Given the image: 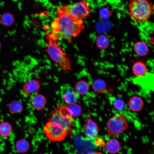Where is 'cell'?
Here are the masks:
<instances>
[{
	"mask_svg": "<svg viewBox=\"0 0 154 154\" xmlns=\"http://www.w3.org/2000/svg\"><path fill=\"white\" fill-rule=\"evenodd\" d=\"M57 17L51 25L52 32L58 38L72 42V38L77 37L85 28L82 19L73 18L59 7L56 10Z\"/></svg>",
	"mask_w": 154,
	"mask_h": 154,
	"instance_id": "6da1fadb",
	"label": "cell"
},
{
	"mask_svg": "<svg viewBox=\"0 0 154 154\" xmlns=\"http://www.w3.org/2000/svg\"><path fill=\"white\" fill-rule=\"evenodd\" d=\"M46 38L47 51L50 57L63 70H70L71 62L57 42L58 39L52 31L47 34Z\"/></svg>",
	"mask_w": 154,
	"mask_h": 154,
	"instance_id": "7a4b0ae2",
	"label": "cell"
},
{
	"mask_svg": "<svg viewBox=\"0 0 154 154\" xmlns=\"http://www.w3.org/2000/svg\"><path fill=\"white\" fill-rule=\"evenodd\" d=\"M128 6L129 16L135 21L145 22L153 13L152 4L148 0H131Z\"/></svg>",
	"mask_w": 154,
	"mask_h": 154,
	"instance_id": "3957f363",
	"label": "cell"
},
{
	"mask_svg": "<svg viewBox=\"0 0 154 154\" xmlns=\"http://www.w3.org/2000/svg\"><path fill=\"white\" fill-rule=\"evenodd\" d=\"M73 117L68 107L61 105L54 109L50 120L59 124L69 133L74 122Z\"/></svg>",
	"mask_w": 154,
	"mask_h": 154,
	"instance_id": "277c9868",
	"label": "cell"
},
{
	"mask_svg": "<svg viewBox=\"0 0 154 154\" xmlns=\"http://www.w3.org/2000/svg\"><path fill=\"white\" fill-rule=\"evenodd\" d=\"M59 7L66 14L76 19H86L90 13L88 3L84 0Z\"/></svg>",
	"mask_w": 154,
	"mask_h": 154,
	"instance_id": "5b68a950",
	"label": "cell"
},
{
	"mask_svg": "<svg viewBox=\"0 0 154 154\" xmlns=\"http://www.w3.org/2000/svg\"><path fill=\"white\" fill-rule=\"evenodd\" d=\"M44 131L46 137L52 141L63 140L67 135V131L60 125L49 120L46 124Z\"/></svg>",
	"mask_w": 154,
	"mask_h": 154,
	"instance_id": "8992f818",
	"label": "cell"
},
{
	"mask_svg": "<svg viewBox=\"0 0 154 154\" xmlns=\"http://www.w3.org/2000/svg\"><path fill=\"white\" fill-rule=\"evenodd\" d=\"M127 120L122 115L120 114L110 118L107 125V131L110 136L119 134L127 127Z\"/></svg>",
	"mask_w": 154,
	"mask_h": 154,
	"instance_id": "52a82bcc",
	"label": "cell"
},
{
	"mask_svg": "<svg viewBox=\"0 0 154 154\" xmlns=\"http://www.w3.org/2000/svg\"><path fill=\"white\" fill-rule=\"evenodd\" d=\"M61 94L64 101L69 104L76 103L78 99L79 94L71 86L67 84L61 86Z\"/></svg>",
	"mask_w": 154,
	"mask_h": 154,
	"instance_id": "ba28073f",
	"label": "cell"
},
{
	"mask_svg": "<svg viewBox=\"0 0 154 154\" xmlns=\"http://www.w3.org/2000/svg\"><path fill=\"white\" fill-rule=\"evenodd\" d=\"M98 131L97 125L92 120L90 116L84 126L86 135L89 139H94L96 137Z\"/></svg>",
	"mask_w": 154,
	"mask_h": 154,
	"instance_id": "9c48e42d",
	"label": "cell"
},
{
	"mask_svg": "<svg viewBox=\"0 0 154 154\" xmlns=\"http://www.w3.org/2000/svg\"><path fill=\"white\" fill-rule=\"evenodd\" d=\"M40 87V84L38 80H31L24 84L22 88V92L25 95H29L38 92Z\"/></svg>",
	"mask_w": 154,
	"mask_h": 154,
	"instance_id": "30bf717a",
	"label": "cell"
},
{
	"mask_svg": "<svg viewBox=\"0 0 154 154\" xmlns=\"http://www.w3.org/2000/svg\"><path fill=\"white\" fill-rule=\"evenodd\" d=\"M46 103L45 98L44 96L40 94L35 95L32 97L30 101L31 106L37 110L43 109Z\"/></svg>",
	"mask_w": 154,
	"mask_h": 154,
	"instance_id": "8fae6325",
	"label": "cell"
},
{
	"mask_svg": "<svg viewBox=\"0 0 154 154\" xmlns=\"http://www.w3.org/2000/svg\"><path fill=\"white\" fill-rule=\"evenodd\" d=\"M132 71L133 74L137 77L143 76L147 71V67L143 61L138 60L134 63L132 67Z\"/></svg>",
	"mask_w": 154,
	"mask_h": 154,
	"instance_id": "7c38bea8",
	"label": "cell"
},
{
	"mask_svg": "<svg viewBox=\"0 0 154 154\" xmlns=\"http://www.w3.org/2000/svg\"><path fill=\"white\" fill-rule=\"evenodd\" d=\"M143 104V102L141 98L137 96L131 97L128 103L129 108L134 112L140 111L142 109Z\"/></svg>",
	"mask_w": 154,
	"mask_h": 154,
	"instance_id": "4fadbf2b",
	"label": "cell"
},
{
	"mask_svg": "<svg viewBox=\"0 0 154 154\" xmlns=\"http://www.w3.org/2000/svg\"><path fill=\"white\" fill-rule=\"evenodd\" d=\"M105 149L109 153H118L120 149L119 142L115 138H111L106 143Z\"/></svg>",
	"mask_w": 154,
	"mask_h": 154,
	"instance_id": "5bb4252c",
	"label": "cell"
},
{
	"mask_svg": "<svg viewBox=\"0 0 154 154\" xmlns=\"http://www.w3.org/2000/svg\"><path fill=\"white\" fill-rule=\"evenodd\" d=\"M133 48L135 53L141 56L146 55L149 51V48L147 44L142 41H139L135 43Z\"/></svg>",
	"mask_w": 154,
	"mask_h": 154,
	"instance_id": "9a60e30c",
	"label": "cell"
},
{
	"mask_svg": "<svg viewBox=\"0 0 154 154\" xmlns=\"http://www.w3.org/2000/svg\"><path fill=\"white\" fill-rule=\"evenodd\" d=\"M92 87L95 92L101 94L104 92L106 90V84L104 80L101 79H98L93 82Z\"/></svg>",
	"mask_w": 154,
	"mask_h": 154,
	"instance_id": "2e32d148",
	"label": "cell"
},
{
	"mask_svg": "<svg viewBox=\"0 0 154 154\" xmlns=\"http://www.w3.org/2000/svg\"><path fill=\"white\" fill-rule=\"evenodd\" d=\"M89 88L88 83L83 80L77 82L75 86V91L80 95H84L87 94L89 91Z\"/></svg>",
	"mask_w": 154,
	"mask_h": 154,
	"instance_id": "e0dca14e",
	"label": "cell"
},
{
	"mask_svg": "<svg viewBox=\"0 0 154 154\" xmlns=\"http://www.w3.org/2000/svg\"><path fill=\"white\" fill-rule=\"evenodd\" d=\"M96 43L97 46L99 48L104 50L107 48L109 47L110 41L107 36L102 34L98 37L96 39Z\"/></svg>",
	"mask_w": 154,
	"mask_h": 154,
	"instance_id": "ac0fdd59",
	"label": "cell"
},
{
	"mask_svg": "<svg viewBox=\"0 0 154 154\" xmlns=\"http://www.w3.org/2000/svg\"><path fill=\"white\" fill-rule=\"evenodd\" d=\"M30 147L29 142L26 140L21 139L18 140L15 144L16 150L21 153H25L28 151Z\"/></svg>",
	"mask_w": 154,
	"mask_h": 154,
	"instance_id": "d6986e66",
	"label": "cell"
},
{
	"mask_svg": "<svg viewBox=\"0 0 154 154\" xmlns=\"http://www.w3.org/2000/svg\"><path fill=\"white\" fill-rule=\"evenodd\" d=\"M12 131L11 124L7 122H3L0 124V135L3 137L9 136Z\"/></svg>",
	"mask_w": 154,
	"mask_h": 154,
	"instance_id": "ffe728a7",
	"label": "cell"
},
{
	"mask_svg": "<svg viewBox=\"0 0 154 154\" xmlns=\"http://www.w3.org/2000/svg\"><path fill=\"white\" fill-rule=\"evenodd\" d=\"M23 109V105L19 100H14L11 102L9 106V110L12 114L17 113L21 112Z\"/></svg>",
	"mask_w": 154,
	"mask_h": 154,
	"instance_id": "44dd1931",
	"label": "cell"
},
{
	"mask_svg": "<svg viewBox=\"0 0 154 154\" xmlns=\"http://www.w3.org/2000/svg\"><path fill=\"white\" fill-rule=\"evenodd\" d=\"M0 22L1 24L5 26H10L13 23L14 18L11 14L9 13H5L2 15Z\"/></svg>",
	"mask_w": 154,
	"mask_h": 154,
	"instance_id": "7402d4cb",
	"label": "cell"
},
{
	"mask_svg": "<svg viewBox=\"0 0 154 154\" xmlns=\"http://www.w3.org/2000/svg\"><path fill=\"white\" fill-rule=\"evenodd\" d=\"M67 107L73 117H77L81 114L82 112L81 107L78 104L75 103L69 104Z\"/></svg>",
	"mask_w": 154,
	"mask_h": 154,
	"instance_id": "603a6c76",
	"label": "cell"
},
{
	"mask_svg": "<svg viewBox=\"0 0 154 154\" xmlns=\"http://www.w3.org/2000/svg\"><path fill=\"white\" fill-rule=\"evenodd\" d=\"M113 106L116 110H121L124 109L125 104L122 100L117 99L114 101L113 103Z\"/></svg>",
	"mask_w": 154,
	"mask_h": 154,
	"instance_id": "cb8c5ba5",
	"label": "cell"
},
{
	"mask_svg": "<svg viewBox=\"0 0 154 154\" xmlns=\"http://www.w3.org/2000/svg\"><path fill=\"white\" fill-rule=\"evenodd\" d=\"M95 145L97 147H104L105 146V143L104 141L101 139L96 138L94 141Z\"/></svg>",
	"mask_w": 154,
	"mask_h": 154,
	"instance_id": "d4e9b609",
	"label": "cell"
},
{
	"mask_svg": "<svg viewBox=\"0 0 154 154\" xmlns=\"http://www.w3.org/2000/svg\"><path fill=\"white\" fill-rule=\"evenodd\" d=\"M110 12L108 10L105 9H101L100 11V14L102 17L108 18L109 16Z\"/></svg>",
	"mask_w": 154,
	"mask_h": 154,
	"instance_id": "484cf974",
	"label": "cell"
},
{
	"mask_svg": "<svg viewBox=\"0 0 154 154\" xmlns=\"http://www.w3.org/2000/svg\"><path fill=\"white\" fill-rule=\"evenodd\" d=\"M1 43H0V48H1Z\"/></svg>",
	"mask_w": 154,
	"mask_h": 154,
	"instance_id": "4316f807",
	"label": "cell"
}]
</instances>
